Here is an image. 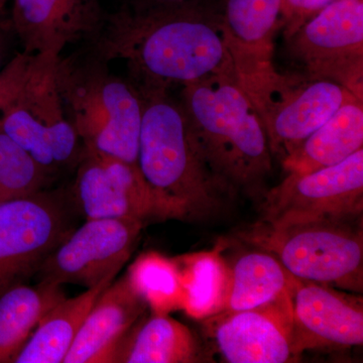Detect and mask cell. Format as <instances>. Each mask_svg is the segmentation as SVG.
Returning <instances> with one entry per match:
<instances>
[{
  "label": "cell",
  "mask_w": 363,
  "mask_h": 363,
  "mask_svg": "<svg viewBox=\"0 0 363 363\" xmlns=\"http://www.w3.org/2000/svg\"><path fill=\"white\" fill-rule=\"evenodd\" d=\"M117 52L128 60L147 92L234 74L221 16L199 1L138 0L114 18Z\"/></svg>",
  "instance_id": "cell-1"
},
{
  "label": "cell",
  "mask_w": 363,
  "mask_h": 363,
  "mask_svg": "<svg viewBox=\"0 0 363 363\" xmlns=\"http://www.w3.org/2000/svg\"><path fill=\"white\" fill-rule=\"evenodd\" d=\"M182 107L203 160L227 195L262 202L272 155L262 119L235 75L184 86Z\"/></svg>",
  "instance_id": "cell-2"
},
{
  "label": "cell",
  "mask_w": 363,
  "mask_h": 363,
  "mask_svg": "<svg viewBox=\"0 0 363 363\" xmlns=\"http://www.w3.org/2000/svg\"><path fill=\"white\" fill-rule=\"evenodd\" d=\"M138 168L150 189L157 221L207 222L230 197L196 145L182 105L164 92L145 93Z\"/></svg>",
  "instance_id": "cell-3"
},
{
  "label": "cell",
  "mask_w": 363,
  "mask_h": 363,
  "mask_svg": "<svg viewBox=\"0 0 363 363\" xmlns=\"http://www.w3.org/2000/svg\"><path fill=\"white\" fill-rule=\"evenodd\" d=\"M359 220H325L272 228L257 222L241 240L279 259L294 278L362 295L363 231Z\"/></svg>",
  "instance_id": "cell-4"
},
{
  "label": "cell",
  "mask_w": 363,
  "mask_h": 363,
  "mask_svg": "<svg viewBox=\"0 0 363 363\" xmlns=\"http://www.w3.org/2000/svg\"><path fill=\"white\" fill-rule=\"evenodd\" d=\"M235 78L262 119L272 157L279 162L342 105L357 98L332 81L284 75L274 64Z\"/></svg>",
  "instance_id": "cell-5"
},
{
  "label": "cell",
  "mask_w": 363,
  "mask_h": 363,
  "mask_svg": "<svg viewBox=\"0 0 363 363\" xmlns=\"http://www.w3.org/2000/svg\"><path fill=\"white\" fill-rule=\"evenodd\" d=\"M259 223L283 228L325 220H357L363 213V149L333 164L286 175L259 203Z\"/></svg>",
  "instance_id": "cell-6"
},
{
  "label": "cell",
  "mask_w": 363,
  "mask_h": 363,
  "mask_svg": "<svg viewBox=\"0 0 363 363\" xmlns=\"http://www.w3.org/2000/svg\"><path fill=\"white\" fill-rule=\"evenodd\" d=\"M289 40L306 77L337 83L363 100V0H334Z\"/></svg>",
  "instance_id": "cell-7"
},
{
  "label": "cell",
  "mask_w": 363,
  "mask_h": 363,
  "mask_svg": "<svg viewBox=\"0 0 363 363\" xmlns=\"http://www.w3.org/2000/svg\"><path fill=\"white\" fill-rule=\"evenodd\" d=\"M69 234L61 205L48 196L0 203V296L39 272Z\"/></svg>",
  "instance_id": "cell-8"
},
{
  "label": "cell",
  "mask_w": 363,
  "mask_h": 363,
  "mask_svg": "<svg viewBox=\"0 0 363 363\" xmlns=\"http://www.w3.org/2000/svg\"><path fill=\"white\" fill-rule=\"evenodd\" d=\"M143 225L130 219H87L45 260L38 272L40 281L89 289L116 278L130 259Z\"/></svg>",
  "instance_id": "cell-9"
},
{
  "label": "cell",
  "mask_w": 363,
  "mask_h": 363,
  "mask_svg": "<svg viewBox=\"0 0 363 363\" xmlns=\"http://www.w3.org/2000/svg\"><path fill=\"white\" fill-rule=\"evenodd\" d=\"M75 96V130L88 152L138 167L143 104L131 85L112 76L91 81Z\"/></svg>",
  "instance_id": "cell-10"
},
{
  "label": "cell",
  "mask_w": 363,
  "mask_h": 363,
  "mask_svg": "<svg viewBox=\"0 0 363 363\" xmlns=\"http://www.w3.org/2000/svg\"><path fill=\"white\" fill-rule=\"evenodd\" d=\"M201 321L205 335L223 362L286 363L297 358L291 290L269 304L218 313Z\"/></svg>",
  "instance_id": "cell-11"
},
{
  "label": "cell",
  "mask_w": 363,
  "mask_h": 363,
  "mask_svg": "<svg viewBox=\"0 0 363 363\" xmlns=\"http://www.w3.org/2000/svg\"><path fill=\"white\" fill-rule=\"evenodd\" d=\"M291 300L296 357L307 350L362 345V296L295 278Z\"/></svg>",
  "instance_id": "cell-12"
},
{
  "label": "cell",
  "mask_w": 363,
  "mask_h": 363,
  "mask_svg": "<svg viewBox=\"0 0 363 363\" xmlns=\"http://www.w3.org/2000/svg\"><path fill=\"white\" fill-rule=\"evenodd\" d=\"M87 219L156 220V207L138 167L89 152L77 179Z\"/></svg>",
  "instance_id": "cell-13"
},
{
  "label": "cell",
  "mask_w": 363,
  "mask_h": 363,
  "mask_svg": "<svg viewBox=\"0 0 363 363\" xmlns=\"http://www.w3.org/2000/svg\"><path fill=\"white\" fill-rule=\"evenodd\" d=\"M147 308L128 274L111 283L88 313L63 363L114 362L123 339Z\"/></svg>",
  "instance_id": "cell-14"
},
{
  "label": "cell",
  "mask_w": 363,
  "mask_h": 363,
  "mask_svg": "<svg viewBox=\"0 0 363 363\" xmlns=\"http://www.w3.org/2000/svg\"><path fill=\"white\" fill-rule=\"evenodd\" d=\"M13 13L28 48L47 59L102 18L100 0H14Z\"/></svg>",
  "instance_id": "cell-15"
},
{
  "label": "cell",
  "mask_w": 363,
  "mask_h": 363,
  "mask_svg": "<svg viewBox=\"0 0 363 363\" xmlns=\"http://www.w3.org/2000/svg\"><path fill=\"white\" fill-rule=\"evenodd\" d=\"M281 13L283 0H227L222 28L235 75L274 64Z\"/></svg>",
  "instance_id": "cell-16"
},
{
  "label": "cell",
  "mask_w": 363,
  "mask_h": 363,
  "mask_svg": "<svg viewBox=\"0 0 363 363\" xmlns=\"http://www.w3.org/2000/svg\"><path fill=\"white\" fill-rule=\"evenodd\" d=\"M363 149V100L342 105L281 162L286 175H303L339 164Z\"/></svg>",
  "instance_id": "cell-17"
},
{
  "label": "cell",
  "mask_w": 363,
  "mask_h": 363,
  "mask_svg": "<svg viewBox=\"0 0 363 363\" xmlns=\"http://www.w3.org/2000/svg\"><path fill=\"white\" fill-rule=\"evenodd\" d=\"M205 359L199 339L169 314L138 320L117 350L114 362L193 363Z\"/></svg>",
  "instance_id": "cell-18"
},
{
  "label": "cell",
  "mask_w": 363,
  "mask_h": 363,
  "mask_svg": "<svg viewBox=\"0 0 363 363\" xmlns=\"http://www.w3.org/2000/svg\"><path fill=\"white\" fill-rule=\"evenodd\" d=\"M114 278L64 298L48 313L28 339L14 363H63L88 313Z\"/></svg>",
  "instance_id": "cell-19"
},
{
  "label": "cell",
  "mask_w": 363,
  "mask_h": 363,
  "mask_svg": "<svg viewBox=\"0 0 363 363\" xmlns=\"http://www.w3.org/2000/svg\"><path fill=\"white\" fill-rule=\"evenodd\" d=\"M227 264L228 281L221 312L253 309L289 292L295 278L274 255L257 248Z\"/></svg>",
  "instance_id": "cell-20"
},
{
  "label": "cell",
  "mask_w": 363,
  "mask_h": 363,
  "mask_svg": "<svg viewBox=\"0 0 363 363\" xmlns=\"http://www.w3.org/2000/svg\"><path fill=\"white\" fill-rule=\"evenodd\" d=\"M61 286L21 284L0 296V363L13 362L35 327L65 298Z\"/></svg>",
  "instance_id": "cell-21"
},
{
  "label": "cell",
  "mask_w": 363,
  "mask_h": 363,
  "mask_svg": "<svg viewBox=\"0 0 363 363\" xmlns=\"http://www.w3.org/2000/svg\"><path fill=\"white\" fill-rule=\"evenodd\" d=\"M4 133L23 147L43 171L68 162L77 145V131L67 119L45 123L25 107L6 117Z\"/></svg>",
  "instance_id": "cell-22"
},
{
  "label": "cell",
  "mask_w": 363,
  "mask_h": 363,
  "mask_svg": "<svg viewBox=\"0 0 363 363\" xmlns=\"http://www.w3.org/2000/svg\"><path fill=\"white\" fill-rule=\"evenodd\" d=\"M175 262L183 289L182 309L199 320L218 314L228 281L225 260L217 252H204L184 255Z\"/></svg>",
  "instance_id": "cell-23"
},
{
  "label": "cell",
  "mask_w": 363,
  "mask_h": 363,
  "mask_svg": "<svg viewBox=\"0 0 363 363\" xmlns=\"http://www.w3.org/2000/svg\"><path fill=\"white\" fill-rule=\"evenodd\" d=\"M128 274L135 290L156 314L182 309L183 289L175 259L147 253L136 260Z\"/></svg>",
  "instance_id": "cell-24"
},
{
  "label": "cell",
  "mask_w": 363,
  "mask_h": 363,
  "mask_svg": "<svg viewBox=\"0 0 363 363\" xmlns=\"http://www.w3.org/2000/svg\"><path fill=\"white\" fill-rule=\"evenodd\" d=\"M43 169L6 133H0V203L35 194Z\"/></svg>",
  "instance_id": "cell-25"
},
{
  "label": "cell",
  "mask_w": 363,
  "mask_h": 363,
  "mask_svg": "<svg viewBox=\"0 0 363 363\" xmlns=\"http://www.w3.org/2000/svg\"><path fill=\"white\" fill-rule=\"evenodd\" d=\"M332 1L334 0H283L281 21L285 23L286 37Z\"/></svg>",
  "instance_id": "cell-26"
},
{
  "label": "cell",
  "mask_w": 363,
  "mask_h": 363,
  "mask_svg": "<svg viewBox=\"0 0 363 363\" xmlns=\"http://www.w3.org/2000/svg\"><path fill=\"white\" fill-rule=\"evenodd\" d=\"M152 1L160 2V4H189V2L200 1V0H152Z\"/></svg>",
  "instance_id": "cell-27"
},
{
  "label": "cell",
  "mask_w": 363,
  "mask_h": 363,
  "mask_svg": "<svg viewBox=\"0 0 363 363\" xmlns=\"http://www.w3.org/2000/svg\"><path fill=\"white\" fill-rule=\"evenodd\" d=\"M6 0H0V6H1L2 4H4V2H6Z\"/></svg>",
  "instance_id": "cell-28"
}]
</instances>
